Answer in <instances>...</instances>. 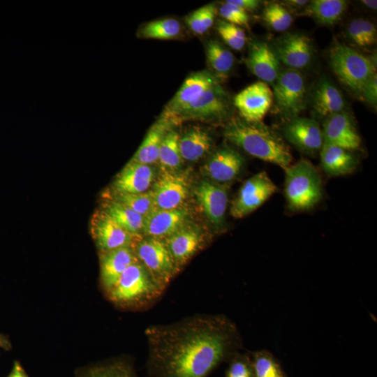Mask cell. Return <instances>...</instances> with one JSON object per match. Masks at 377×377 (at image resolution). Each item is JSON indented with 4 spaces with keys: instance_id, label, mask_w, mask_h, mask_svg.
<instances>
[{
    "instance_id": "cell-33",
    "label": "cell",
    "mask_w": 377,
    "mask_h": 377,
    "mask_svg": "<svg viewBox=\"0 0 377 377\" xmlns=\"http://www.w3.org/2000/svg\"><path fill=\"white\" fill-rule=\"evenodd\" d=\"M249 353L254 377H286L280 362L269 350Z\"/></svg>"
},
{
    "instance_id": "cell-20",
    "label": "cell",
    "mask_w": 377,
    "mask_h": 377,
    "mask_svg": "<svg viewBox=\"0 0 377 377\" xmlns=\"http://www.w3.org/2000/svg\"><path fill=\"white\" fill-rule=\"evenodd\" d=\"M138 258L131 246H124L101 252V283L106 294L115 286L123 272Z\"/></svg>"
},
{
    "instance_id": "cell-26",
    "label": "cell",
    "mask_w": 377,
    "mask_h": 377,
    "mask_svg": "<svg viewBox=\"0 0 377 377\" xmlns=\"http://www.w3.org/2000/svg\"><path fill=\"white\" fill-rule=\"evenodd\" d=\"M212 144V136L204 128L193 125L179 135L181 157L187 161H197L209 151Z\"/></svg>"
},
{
    "instance_id": "cell-41",
    "label": "cell",
    "mask_w": 377,
    "mask_h": 377,
    "mask_svg": "<svg viewBox=\"0 0 377 377\" xmlns=\"http://www.w3.org/2000/svg\"><path fill=\"white\" fill-rule=\"evenodd\" d=\"M219 13L223 20L228 22L237 26H249V17L247 12L227 1L220 6Z\"/></svg>"
},
{
    "instance_id": "cell-34",
    "label": "cell",
    "mask_w": 377,
    "mask_h": 377,
    "mask_svg": "<svg viewBox=\"0 0 377 377\" xmlns=\"http://www.w3.org/2000/svg\"><path fill=\"white\" fill-rule=\"evenodd\" d=\"M79 377H138L132 364L126 360H115L94 366Z\"/></svg>"
},
{
    "instance_id": "cell-43",
    "label": "cell",
    "mask_w": 377,
    "mask_h": 377,
    "mask_svg": "<svg viewBox=\"0 0 377 377\" xmlns=\"http://www.w3.org/2000/svg\"><path fill=\"white\" fill-rule=\"evenodd\" d=\"M227 1L242 8L246 12L258 9L260 4V1L257 0H228Z\"/></svg>"
},
{
    "instance_id": "cell-23",
    "label": "cell",
    "mask_w": 377,
    "mask_h": 377,
    "mask_svg": "<svg viewBox=\"0 0 377 377\" xmlns=\"http://www.w3.org/2000/svg\"><path fill=\"white\" fill-rule=\"evenodd\" d=\"M179 270L202 248L200 231L188 225L163 239Z\"/></svg>"
},
{
    "instance_id": "cell-37",
    "label": "cell",
    "mask_w": 377,
    "mask_h": 377,
    "mask_svg": "<svg viewBox=\"0 0 377 377\" xmlns=\"http://www.w3.org/2000/svg\"><path fill=\"white\" fill-rule=\"evenodd\" d=\"M114 200L144 217L155 208L151 190L141 193H117Z\"/></svg>"
},
{
    "instance_id": "cell-29",
    "label": "cell",
    "mask_w": 377,
    "mask_h": 377,
    "mask_svg": "<svg viewBox=\"0 0 377 377\" xmlns=\"http://www.w3.org/2000/svg\"><path fill=\"white\" fill-rule=\"evenodd\" d=\"M104 211L127 232L140 237L144 223L143 216L116 200L107 202Z\"/></svg>"
},
{
    "instance_id": "cell-18",
    "label": "cell",
    "mask_w": 377,
    "mask_h": 377,
    "mask_svg": "<svg viewBox=\"0 0 377 377\" xmlns=\"http://www.w3.org/2000/svg\"><path fill=\"white\" fill-rule=\"evenodd\" d=\"M244 157L236 150L225 146L216 150L204 165L205 174L219 184L235 179L244 166Z\"/></svg>"
},
{
    "instance_id": "cell-44",
    "label": "cell",
    "mask_w": 377,
    "mask_h": 377,
    "mask_svg": "<svg viewBox=\"0 0 377 377\" xmlns=\"http://www.w3.org/2000/svg\"><path fill=\"white\" fill-rule=\"evenodd\" d=\"M6 377H29L20 362L15 361L12 369Z\"/></svg>"
},
{
    "instance_id": "cell-46",
    "label": "cell",
    "mask_w": 377,
    "mask_h": 377,
    "mask_svg": "<svg viewBox=\"0 0 377 377\" xmlns=\"http://www.w3.org/2000/svg\"><path fill=\"white\" fill-rule=\"evenodd\" d=\"M286 3L289 4L290 6L294 7V8H302L309 3V1L306 0H291V1H286Z\"/></svg>"
},
{
    "instance_id": "cell-8",
    "label": "cell",
    "mask_w": 377,
    "mask_h": 377,
    "mask_svg": "<svg viewBox=\"0 0 377 377\" xmlns=\"http://www.w3.org/2000/svg\"><path fill=\"white\" fill-rule=\"evenodd\" d=\"M277 191V186L262 171L247 180L240 187L230 208L232 216L241 219L253 212Z\"/></svg>"
},
{
    "instance_id": "cell-21",
    "label": "cell",
    "mask_w": 377,
    "mask_h": 377,
    "mask_svg": "<svg viewBox=\"0 0 377 377\" xmlns=\"http://www.w3.org/2000/svg\"><path fill=\"white\" fill-rule=\"evenodd\" d=\"M245 63L253 75L267 84H273L280 73L279 61L276 54L263 41L251 43Z\"/></svg>"
},
{
    "instance_id": "cell-31",
    "label": "cell",
    "mask_w": 377,
    "mask_h": 377,
    "mask_svg": "<svg viewBox=\"0 0 377 377\" xmlns=\"http://www.w3.org/2000/svg\"><path fill=\"white\" fill-rule=\"evenodd\" d=\"M205 54L210 70L219 78L228 74L233 67L235 57L216 40H209L205 43Z\"/></svg>"
},
{
    "instance_id": "cell-3",
    "label": "cell",
    "mask_w": 377,
    "mask_h": 377,
    "mask_svg": "<svg viewBox=\"0 0 377 377\" xmlns=\"http://www.w3.org/2000/svg\"><path fill=\"white\" fill-rule=\"evenodd\" d=\"M284 195L292 212L308 211L323 198V184L317 168L302 158L285 170Z\"/></svg>"
},
{
    "instance_id": "cell-17",
    "label": "cell",
    "mask_w": 377,
    "mask_h": 377,
    "mask_svg": "<svg viewBox=\"0 0 377 377\" xmlns=\"http://www.w3.org/2000/svg\"><path fill=\"white\" fill-rule=\"evenodd\" d=\"M274 50L279 61L297 69L306 66L311 60L313 47L309 38L299 33L287 34L275 43Z\"/></svg>"
},
{
    "instance_id": "cell-19",
    "label": "cell",
    "mask_w": 377,
    "mask_h": 377,
    "mask_svg": "<svg viewBox=\"0 0 377 377\" xmlns=\"http://www.w3.org/2000/svg\"><path fill=\"white\" fill-rule=\"evenodd\" d=\"M322 131L325 143L348 151L356 150L360 147V136L351 118L343 111L327 117Z\"/></svg>"
},
{
    "instance_id": "cell-45",
    "label": "cell",
    "mask_w": 377,
    "mask_h": 377,
    "mask_svg": "<svg viewBox=\"0 0 377 377\" xmlns=\"http://www.w3.org/2000/svg\"><path fill=\"white\" fill-rule=\"evenodd\" d=\"M0 348L8 350L11 348V344L8 339L3 334H0Z\"/></svg>"
},
{
    "instance_id": "cell-14",
    "label": "cell",
    "mask_w": 377,
    "mask_h": 377,
    "mask_svg": "<svg viewBox=\"0 0 377 377\" xmlns=\"http://www.w3.org/2000/svg\"><path fill=\"white\" fill-rule=\"evenodd\" d=\"M285 138L301 151L309 155L320 151L324 140L323 131L314 119L297 117L283 128Z\"/></svg>"
},
{
    "instance_id": "cell-11",
    "label": "cell",
    "mask_w": 377,
    "mask_h": 377,
    "mask_svg": "<svg viewBox=\"0 0 377 377\" xmlns=\"http://www.w3.org/2000/svg\"><path fill=\"white\" fill-rule=\"evenodd\" d=\"M273 92L263 81L256 82L239 92L234 105L243 119L260 122L269 111L273 101Z\"/></svg>"
},
{
    "instance_id": "cell-25",
    "label": "cell",
    "mask_w": 377,
    "mask_h": 377,
    "mask_svg": "<svg viewBox=\"0 0 377 377\" xmlns=\"http://www.w3.org/2000/svg\"><path fill=\"white\" fill-rule=\"evenodd\" d=\"M320 157L323 171L330 177L351 174L358 166V159L351 151L325 142L320 150Z\"/></svg>"
},
{
    "instance_id": "cell-4",
    "label": "cell",
    "mask_w": 377,
    "mask_h": 377,
    "mask_svg": "<svg viewBox=\"0 0 377 377\" xmlns=\"http://www.w3.org/2000/svg\"><path fill=\"white\" fill-rule=\"evenodd\" d=\"M165 289L138 260L127 267L107 295L117 305L139 307L154 302Z\"/></svg>"
},
{
    "instance_id": "cell-7",
    "label": "cell",
    "mask_w": 377,
    "mask_h": 377,
    "mask_svg": "<svg viewBox=\"0 0 377 377\" xmlns=\"http://www.w3.org/2000/svg\"><path fill=\"white\" fill-rule=\"evenodd\" d=\"M229 112L230 103L227 93L219 84L207 90L173 114L168 115L173 117L179 124L188 120L217 121L227 117Z\"/></svg>"
},
{
    "instance_id": "cell-40",
    "label": "cell",
    "mask_w": 377,
    "mask_h": 377,
    "mask_svg": "<svg viewBox=\"0 0 377 377\" xmlns=\"http://www.w3.org/2000/svg\"><path fill=\"white\" fill-rule=\"evenodd\" d=\"M228 362L226 377H254L250 353L239 351Z\"/></svg>"
},
{
    "instance_id": "cell-2",
    "label": "cell",
    "mask_w": 377,
    "mask_h": 377,
    "mask_svg": "<svg viewBox=\"0 0 377 377\" xmlns=\"http://www.w3.org/2000/svg\"><path fill=\"white\" fill-rule=\"evenodd\" d=\"M225 138L249 155L274 163L283 170L292 162L288 145L273 129L262 121L251 122L234 117L226 124Z\"/></svg>"
},
{
    "instance_id": "cell-38",
    "label": "cell",
    "mask_w": 377,
    "mask_h": 377,
    "mask_svg": "<svg viewBox=\"0 0 377 377\" xmlns=\"http://www.w3.org/2000/svg\"><path fill=\"white\" fill-rule=\"evenodd\" d=\"M263 20L276 31L287 30L293 22L290 13L285 7L277 3L269 4L263 11Z\"/></svg>"
},
{
    "instance_id": "cell-28",
    "label": "cell",
    "mask_w": 377,
    "mask_h": 377,
    "mask_svg": "<svg viewBox=\"0 0 377 377\" xmlns=\"http://www.w3.org/2000/svg\"><path fill=\"white\" fill-rule=\"evenodd\" d=\"M347 8L344 0H313L304 10L318 23L331 25L337 22Z\"/></svg>"
},
{
    "instance_id": "cell-10",
    "label": "cell",
    "mask_w": 377,
    "mask_h": 377,
    "mask_svg": "<svg viewBox=\"0 0 377 377\" xmlns=\"http://www.w3.org/2000/svg\"><path fill=\"white\" fill-rule=\"evenodd\" d=\"M152 188L155 208L162 209L182 207L189 189L186 176L170 170H163Z\"/></svg>"
},
{
    "instance_id": "cell-47",
    "label": "cell",
    "mask_w": 377,
    "mask_h": 377,
    "mask_svg": "<svg viewBox=\"0 0 377 377\" xmlns=\"http://www.w3.org/2000/svg\"><path fill=\"white\" fill-rule=\"evenodd\" d=\"M361 2L365 5L367 8L376 10L377 8V1L375 0H363Z\"/></svg>"
},
{
    "instance_id": "cell-1",
    "label": "cell",
    "mask_w": 377,
    "mask_h": 377,
    "mask_svg": "<svg viewBox=\"0 0 377 377\" xmlns=\"http://www.w3.org/2000/svg\"><path fill=\"white\" fill-rule=\"evenodd\" d=\"M150 377H208L242 348L236 324L222 314H201L145 331Z\"/></svg>"
},
{
    "instance_id": "cell-6",
    "label": "cell",
    "mask_w": 377,
    "mask_h": 377,
    "mask_svg": "<svg viewBox=\"0 0 377 377\" xmlns=\"http://www.w3.org/2000/svg\"><path fill=\"white\" fill-rule=\"evenodd\" d=\"M133 249L138 260L165 288L179 271L162 239L141 238Z\"/></svg>"
},
{
    "instance_id": "cell-39",
    "label": "cell",
    "mask_w": 377,
    "mask_h": 377,
    "mask_svg": "<svg viewBox=\"0 0 377 377\" xmlns=\"http://www.w3.org/2000/svg\"><path fill=\"white\" fill-rule=\"evenodd\" d=\"M216 29L223 40L232 49L241 50L244 47L246 34L239 26L219 20L216 24Z\"/></svg>"
},
{
    "instance_id": "cell-13",
    "label": "cell",
    "mask_w": 377,
    "mask_h": 377,
    "mask_svg": "<svg viewBox=\"0 0 377 377\" xmlns=\"http://www.w3.org/2000/svg\"><path fill=\"white\" fill-rule=\"evenodd\" d=\"M194 193L210 223L216 228H223L228 202L227 187L203 180L195 187Z\"/></svg>"
},
{
    "instance_id": "cell-24",
    "label": "cell",
    "mask_w": 377,
    "mask_h": 377,
    "mask_svg": "<svg viewBox=\"0 0 377 377\" xmlns=\"http://www.w3.org/2000/svg\"><path fill=\"white\" fill-rule=\"evenodd\" d=\"M156 179V171L151 165L129 161L117 176L114 188L117 193H141L149 191Z\"/></svg>"
},
{
    "instance_id": "cell-16",
    "label": "cell",
    "mask_w": 377,
    "mask_h": 377,
    "mask_svg": "<svg viewBox=\"0 0 377 377\" xmlns=\"http://www.w3.org/2000/svg\"><path fill=\"white\" fill-rule=\"evenodd\" d=\"M188 211L154 208L144 217L142 233L147 237L164 239L187 225Z\"/></svg>"
},
{
    "instance_id": "cell-35",
    "label": "cell",
    "mask_w": 377,
    "mask_h": 377,
    "mask_svg": "<svg viewBox=\"0 0 377 377\" xmlns=\"http://www.w3.org/2000/svg\"><path fill=\"white\" fill-rule=\"evenodd\" d=\"M217 12L215 3H210L188 15L185 22L193 33L202 35L213 25Z\"/></svg>"
},
{
    "instance_id": "cell-30",
    "label": "cell",
    "mask_w": 377,
    "mask_h": 377,
    "mask_svg": "<svg viewBox=\"0 0 377 377\" xmlns=\"http://www.w3.org/2000/svg\"><path fill=\"white\" fill-rule=\"evenodd\" d=\"M181 22L175 18H163L149 22L138 31V37L146 39H177L182 34Z\"/></svg>"
},
{
    "instance_id": "cell-36",
    "label": "cell",
    "mask_w": 377,
    "mask_h": 377,
    "mask_svg": "<svg viewBox=\"0 0 377 377\" xmlns=\"http://www.w3.org/2000/svg\"><path fill=\"white\" fill-rule=\"evenodd\" d=\"M347 33L353 43L360 47L370 46L376 42L377 31L375 25L363 18L352 20L348 26Z\"/></svg>"
},
{
    "instance_id": "cell-42",
    "label": "cell",
    "mask_w": 377,
    "mask_h": 377,
    "mask_svg": "<svg viewBox=\"0 0 377 377\" xmlns=\"http://www.w3.org/2000/svg\"><path fill=\"white\" fill-rule=\"evenodd\" d=\"M359 96L372 106L377 103V75H372L362 87Z\"/></svg>"
},
{
    "instance_id": "cell-12",
    "label": "cell",
    "mask_w": 377,
    "mask_h": 377,
    "mask_svg": "<svg viewBox=\"0 0 377 377\" xmlns=\"http://www.w3.org/2000/svg\"><path fill=\"white\" fill-rule=\"evenodd\" d=\"M91 233L101 252L124 246L133 247L140 239L121 228L104 210L98 212L91 221Z\"/></svg>"
},
{
    "instance_id": "cell-9",
    "label": "cell",
    "mask_w": 377,
    "mask_h": 377,
    "mask_svg": "<svg viewBox=\"0 0 377 377\" xmlns=\"http://www.w3.org/2000/svg\"><path fill=\"white\" fill-rule=\"evenodd\" d=\"M272 84L273 97L279 110L288 117H297L305 106L306 88L302 75L288 68L280 71Z\"/></svg>"
},
{
    "instance_id": "cell-5",
    "label": "cell",
    "mask_w": 377,
    "mask_h": 377,
    "mask_svg": "<svg viewBox=\"0 0 377 377\" xmlns=\"http://www.w3.org/2000/svg\"><path fill=\"white\" fill-rule=\"evenodd\" d=\"M329 57L337 78L358 96L364 84L376 73V60L346 45L332 46Z\"/></svg>"
},
{
    "instance_id": "cell-32",
    "label": "cell",
    "mask_w": 377,
    "mask_h": 377,
    "mask_svg": "<svg viewBox=\"0 0 377 377\" xmlns=\"http://www.w3.org/2000/svg\"><path fill=\"white\" fill-rule=\"evenodd\" d=\"M179 134L175 128L170 130L164 137L161 145L158 162L162 170L175 171L182 164V157L179 148Z\"/></svg>"
},
{
    "instance_id": "cell-15",
    "label": "cell",
    "mask_w": 377,
    "mask_h": 377,
    "mask_svg": "<svg viewBox=\"0 0 377 377\" xmlns=\"http://www.w3.org/2000/svg\"><path fill=\"white\" fill-rule=\"evenodd\" d=\"M219 84V78L209 70L191 73L165 105L163 112L169 115L173 114L198 98L207 90Z\"/></svg>"
},
{
    "instance_id": "cell-22",
    "label": "cell",
    "mask_w": 377,
    "mask_h": 377,
    "mask_svg": "<svg viewBox=\"0 0 377 377\" xmlns=\"http://www.w3.org/2000/svg\"><path fill=\"white\" fill-rule=\"evenodd\" d=\"M177 125L173 117L162 112L149 128L130 161L147 165L157 162L159 149L164 137L170 130Z\"/></svg>"
},
{
    "instance_id": "cell-27",
    "label": "cell",
    "mask_w": 377,
    "mask_h": 377,
    "mask_svg": "<svg viewBox=\"0 0 377 377\" xmlns=\"http://www.w3.org/2000/svg\"><path fill=\"white\" fill-rule=\"evenodd\" d=\"M344 104L342 94L331 82L320 80L313 94V108L320 116L327 117L341 112Z\"/></svg>"
}]
</instances>
